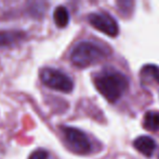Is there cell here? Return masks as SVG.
Here are the masks:
<instances>
[{
    "mask_svg": "<svg viewBox=\"0 0 159 159\" xmlns=\"http://www.w3.org/2000/svg\"><path fill=\"white\" fill-rule=\"evenodd\" d=\"M142 125L146 131H149L152 133L159 132V111H147L144 115V118H143Z\"/></svg>",
    "mask_w": 159,
    "mask_h": 159,
    "instance_id": "9",
    "label": "cell"
},
{
    "mask_svg": "<svg viewBox=\"0 0 159 159\" xmlns=\"http://www.w3.org/2000/svg\"><path fill=\"white\" fill-rule=\"evenodd\" d=\"M49 158V153L46 149L38 148L36 151H34L30 155L28 159H48Z\"/></svg>",
    "mask_w": 159,
    "mask_h": 159,
    "instance_id": "11",
    "label": "cell"
},
{
    "mask_svg": "<svg viewBox=\"0 0 159 159\" xmlns=\"http://www.w3.org/2000/svg\"><path fill=\"white\" fill-rule=\"evenodd\" d=\"M53 21L60 28H64L69 23V12L64 6H57L53 11Z\"/></svg>",
    "mask_w": 159,
    "mask_h": 159,
    "instance_id": "10",
    "label": "cell"
},
{
    "mask_svg": "<svg viewBox=\"0 0 159 159\" xmlns=\"http://www.w3.org/2000/svg\"><path fill=\"white\" fill-rule=\"evenodd\" d=\"M140 77L144 86L159 85V68L155 64H145L140 71Z\"/></svg>",
    "mask_w": 159,
    "mask_h": 159,
    "instance_id": "8",
    "label": "cell"
},
{
    "mask_svg": "<svg viewBox=\"0 0 159 159\" xmlns=\"http://www.w3.org/2000/svg\"><path fill=\"white\" fill-rule=\"evenodd\" d=\"M88 22L95 30L104 33L111 37H116L119 34L118 23L108 12L96 11L88 15Z\"/></svg>",
    "mask_w": 159,
    "mask_h": 159,
    "instance_id": "5",
    "label": "cell"
},
{
    "mask_svg": "<svg viewBox=\"0 0 159 159\" xmlns=\"http://www.w3.org/2000/svg\"><path fill=\"white\" fill-rule=\"evenodd\" d=\"M60 130L65 144L73 153L80 156H87L93 153L92 141L84 131L67 125H61Z\"/></svg>",
    "mask_w": 159,
    "mask_h": 159,
    "instance_id": "3",
    "label": "cell"
},
{
    "mask_svg": "<svg viewBox=\"0 0 159 159\" xmlns=\"http://www.w3.org/2000/svg\"><path fill=\"white\" fill-rule=\"evenodd\" d=\"M133 147L139 152L140 154H142L143 156L149 158L153 156V154L155 153L156 148H157V143L154 138L149 137L147 135H142L136 137L133 141Z\"/></svg>",
    "mask_w": 159,
    "mask_h": 159,
    "instance_id": "6",
    "label": "cell"
},
{
    "mask_svg": "<svg viewBox=\"0 0 159 159\" xmlns=\"http://www.w3.org/2000/svg\"><path fill=\"white\" fill-rule=\"evenodd\" d=\"M111 53V49L104 42L82 40L71 50L69 59L74 67L86 69L104 61Z\"/></svg>",
    "mask_w": 159,
    "mask_h": 159,
    "instance_id": "2",
    "label": "cell"
},
{
    "mask_svg": "<svg viewBox=\"0 0 159 159\" xmlns=\"http://www.w3.org/2000/svg\"><path fill=\"white\" fill-rule=\"evenodd\" d=\"M39 77L42 84L47 87L64 94L71 93L75 86L73 79L69 75L55 68H42L39 72Z\"/></svg>",
    "mask_w": 159,
    "mask_h": 159,
    "instance_id": "4",
    "label": "cell"
},
{
    "mask_svg": "<svg viewBox=\"0 0 159 159\" xmlns=\"http://www.w3.org/2000/svg\"><path fill=\"white\" fill-rule=\"evenodd\" d=\"M26 38V33L19 30L0 31V47H10Z\"/></svg>",
    "mask_w": 159,
    "mask_h": 159,
    "instance_id": "7",
    "label": "cell"
},
{
    "mask_svg": "<svg viewBox=\"0 0 159 159\" xmlns=\"http://www.w3.org/2000/svg\"><path fill=\"white\" fill-rule=\"evenodd\" d=\"M92 82L96 91L111 105L124 102L132 87V81L125 70L117 66H105L92 74Z\"/></svg>",
    "mask_w": 159,
    "mask_h": 159,
    "instance_id": "1",
    "label": "cell"
}]
</instances>
